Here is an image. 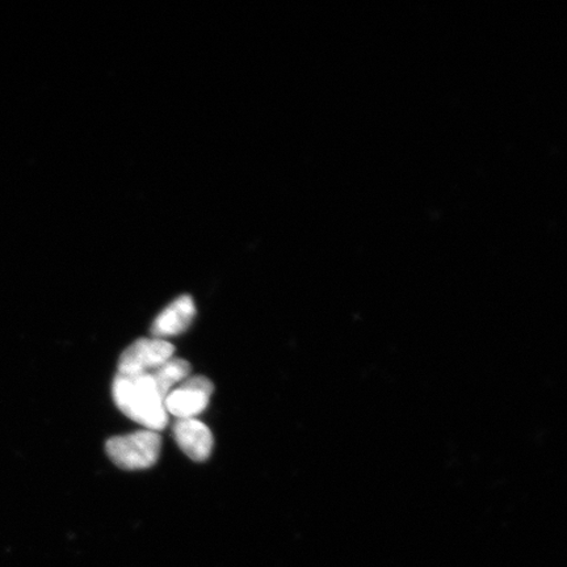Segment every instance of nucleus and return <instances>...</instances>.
Here are the masks:
<instances>
[{
  "mask_svg": "<svg viewBox=\"0 0 567 567\" xmlns=\"http://www.w3.org/2000/svg\"><path fill=\"white\" fill-rule=\"evenodd\" d=\"M113 396L119 410L142 425L145 430L159 432L168 427L169 414L165 411L164 397L149 372L138 375L117 373Z\"/></svg>",
  "mask_w": 567,
  "mask_h": 567,
  "instance_id": "nucleus-1",
  "label": "nucleus"
},
{
  "mask_svg": "<svg viewBox=\"0 0 567 567\" xmlns=\"http://www.w3.org/2000/svg\"><path fill=\"white\" fill-rule=\"evenodd\" d=\"M162 438L156 431L141 430L110 438L106 445L108 458L124 470L148 469L161 454Z\"/></svg>",
  "mask_w": 567,
  "mask_h": 567,
  "instance_id": "nucleus-2",
  "label": "nucleus"
},
{
  "mask_svg": "<svg viewBox=\"0 0 567 567\" xmlns=\"http://www.w3.org/2000/svg\"><path fill=\"white\" fill-rule=\"evenodd\" d=\"M214 392L210 378L204 376H190L174 387L164 398V407L168 414L178 419H191L202 414Z\"/></svg>",
  "mask_w": 567,
  "mask_h": 567,
  "instance_id": "nucleus-3",
  "label": "nucleus"
},
{
  "mask_svg": "<svg viewBox=\"0 0 567 567\" xmlns=\"http://www.w3.org/2000/svg\"><path fill=\"white\" fill-rule=\"evenodd\" d=\"M174 344L164 339L142 338L131 343L119 359L121 375H138L159 368L174 357Z\"/></svg>",
  "mask_w": 567,
  "mask_h": 567,
  "instance_id": "nucleus-4",
  "label": "nucleus"
},
{
  "mask_svg": "<svg viewBox=\"0 0 567 567\" xmlns=\"http://www.w3.org/2000/svg\"><path fill=\"white\" fill-rule=\"evenodd\" d=\"M172 434L179 448L196 462L210 459L213 449V435L210 427L195 418L178 419Z\"/></svg>",
  "mask_w": 567,
  "mask_h": 567,
  "instance_id": "nucleus-5",
  "label": "nucleus"
},
{
  "mask_svg": "<svg viewBox=\"0 0 567 567\" xmlns=\"http://www.w3.org/2000/svg\"><path fill=\"white\" fill-rule=\"evenodd\" d=\"M195 315L196 307L192 297H179L156 318L151 324V335L157 339L181 335L189 330Z\"/></svg>",
  "mask_w": 567,
  "mask_h": 567,
  "instance_id": "nucleus-6",
  "label": "nucleus"
},
{
  "mask_svg": "<svg viewBox=\"0 0 567 567\" xmlns=\"http://www.w3.org/2000/svg\"><path fill=\"white\" fill-rule=\"evenodd\" d=\"M153 376L159 392L165 398L175 386L191 375V364L183 359L172 357L159 368L149 372Z\"/></svg>",
  "mask_w": 567,
  "mask_h": 567,
  "instance_id": "nucleus-7",
  "label": "nucleus"
}]
</instances>
